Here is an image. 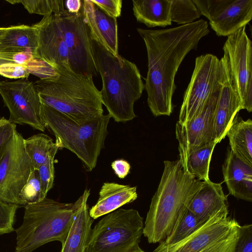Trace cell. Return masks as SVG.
Listing matches in <instances>:
<instances>
[{"mask_svg": "<svg viewBox=\"0 0 252 252\" xmlns=\"http://www.w3.org/2000/svg\"><path fill=\"white\" fill-rule=\"evenodd\" d=\"M146 46L148 71L145 79L147 103L155 116H170L176 86L175 78L186 55L196 50L201 39L210 32L203 20L161 30L137 28Z\"/></svg>", "mask_w": 252, "mask_h": 252, "instance_id": "obj_1", "label": "cell"}, {"mask_svg": "<svg viewBox=\"0 0 252 252\" xmlns=\"http://www.w3.org/2000/svg\"><path fill=\"white\" fill-rule=\"evenodd\" d=\"M202 184L184 170L179 159L164 161L143 227V234L149 243H160L173 231Z\"/></svg>", "mask_w": 252, "mask_h": 252, "instance_id": "obj_2", "label": "cell"}, {"mask_svg": "<svg viewBox=\"0 0 252 252\" xmlns=\"http://www.w3.org/2000/svg\"><path fill=\"white\" fill-rule=\"evenodd\" d=\"M90 34L95 69L102 79V104L115 122L131 121L136 117L134 103L145 89L140 71L135 63L120 55L115 56Z\"/></svg>", "mask_w": 252, "mask_h": 252, "instance_id": "obj_3", "label": "cell"}, {"mask_svg": "<svg viewBox=\"0 0 252 252\" xmlns=\"http://www.w3.org/2000/svg\"><path fill=\"white\" fill-rule=\"evenodd\" d=\"M52 76L34 83L41 104L65 115L79 124L102 116L100 91L92 76L75 72L68 64L55 68Z\"/></svg>", "mask_w": 252, "mask_h": 252, "instance_id": "obj_4", "label": "cell"}, {"mask_svg": "<svg viewBox=\"0 0 252 252\" xmlns=\"http://www.w3.org/2000/svg\"><path fill=\"white\" fill-rule=\"evenodd\" d=\"M40 116L46 127L55 135V142L59 148L67 149L74 153L88 170H93L104 148L110 116L103 115L79 124L63 113L42 104Z\"/></svg>", "mask_w": 252, "mask_h": 252, "instance_id": "obj_5", "label": "cell"}, {"mask_svg": "<svg viewBox=\"0 0 252 252\" xmlns=\"http://www.w3.org/2000/svg\"><path fill=\"white\" fill-rule=\"evenodd\" d=\"M25 208L23 221L16 230L15 252H31L54 241L63 244L73 219L74 203L45 197Z\"/></svg>", "mask_w": 252, "mask_h": 252, "instance_id": "obj_6", "label": "cell"}, {"mask_svg": "<svg viewBox=\"0 0 252 252\" xmlns=\"http://www.w3.org/2000/svg\"><path fill=\"white\" fill-rule=\"evenodd\" d=\"M143 219L133 209H119L102 218L92 228L86 252H126L139 244Z\"/></svg>", "mask_w": 252, "mask_h": 252, "instance_id": "obj_7", "label": "cell"}, {"mask_svg": "<svg viewBox=\"0 0 252 252\" xmlns=\"http://www.w3.org/2000/svg\"><path fill=\"white\" fill-rule=\"evenodd\" d=\"M221 212L182 241L171 245L159 243L154 252H233L240 225Z\"/></svg>", "mask_w": 252, "mask_h": 252, "instance_id": "obj_8", "label": "cell"}, {"mask_svg": "<svg viewBox=\"0 0 252 252\" xmlns=\"http://www.w3.org/2000/svg\"><path fill=\"white\" fill-rule=\"evenodd\" d=\"M225 77L224 65L217 56L206 54L196 57L190 82L184 95L178 122L184 124L198 115Z\"/></svg>", "mask_w": 252, "mask_h": 252, "instance_id": "obj_9", "label": "cell"}, {"mask_svg": "<svg viewBox=\"0 0 252 252\" xmlns=\"http://www.w3.org/2000/svg\"><path fill=\"white\" fill-rule=\"evenodd\" d=\"M220 59L241 101L243 109L252 111V43L244 26L227 36Z\"/></svg>", "mask_w": 252, "mask_h": 252, "instance_id": "obj_10", "label": "cell"}, {"mask_svg": "<svg viewBox=\"0 0 252 252\" xmlns=\"http://www.w3.org/2000/svg\"><path fill=\"white\" fill-rule=\"evenodd\" d=\"M24 139L16 130L0 158V199L18 206L20 193L34 169Z\"/></svg>", "mask_w": 252, "mask_h": 252, "instance_id": "obj_11", "label": "cell"}, {"mask_svg": "<svg viewBox=\"0 0 252 252\" xmlns=\"http://www.w3.org/2000/svg\"><path fill=\"white\" fill-rule=\"evenodd\" d=\"M56 15L68 49L70 68L78 74L97 76L90 31L84 19L82 6L77 13H70L65 9Z\"/></svg>", "mask_w": 252, "mask_h": 252, "instance_id": "obj_12", "label": "cell"}, {"mask_svg": "<svg viewBox=\"0 0 252 252\" xmlns=\"http://www.w3.org/2000/svg\"><path fill=\"white\" fill-rule=\"evenodd\" d=\"M0 94L9 109L11 123L45 131L46 126L40 116L41 103L33 83L25 78L0 81Z\"/></svg>", "mask_w": 252, "mask_h": 252, "instance_id": "obj_13", "label": "cell"}, {"mask_svg": "<svg viewBox=\"0 0 252 252\" xmlns=\"http://www.w3.org/2000/svg\"><path fill=\"white\" fill-rule=\"evenodd\" d=\"M218 36H228L252 18V0H192Z\"/></svg>", "mask_w": 252, "mask_h": 252, "instance_id": "obj_14", "label": "cell"}, {"mask_svg": "<svg viewBox=\"0 0 252 252\" xmlns=\"http://www.w3.org/2000/svg\"><path fill=\"white\" fill-rule=\"evenodd\" d=\"M222 84L213 93L198 115L184 124L177 122L175 134L181 164L193 152L215 143L214 115Z\"/></svg>", "mask_w": 252, "mask_h": 252, "instance_id": "obj_15", "label": "cell"}, {"mask_svg": "<svg viewBox=\"0 0 252 252\" xmlns=\"http://www.w3.org/2000/svg\"><path fill=\"white\" fill-rule=\"evenodd\" d=\"M37 30L38 47L34 58L41 60L54 68L69 64L68 49L56 14L43 16L33 25Z\"/></svg>", "mask_w": 252, "mask_h": 252, "instance_id": "obj_16", "label": "cell"}, {"mask_svg": "<svg viewBox=\"0 0 252 252\" xmlns=\"http://www.w3.org/2000/svg\"><path fill=\"white\" fill-rule=\"evenodd\" d=\"M84 19L91 34L115 56H118L117 18L111 17L91 0H82Z\"/></svg>", "mask_w": 252, "mask_h": 252, "instance_id": "obj_17", "label": "cell"}, {"mask_svg": "<svg viewBox=\"0 0 252 252\" xmlns=\"http://www.w3.org/2000/svg\"><path fill=\"white\" fill-rule=\"evenodd\" d=\"M90 194L85 189L74 203L73 219L61 252H86L93 222L87 204Z\"/></svg>", "mask_w": 252, "mask_h": 252, "instance_id": "obj_18", "label": "cell"}, {"mask_svg": "<svg viewBox=\"0 0 252 252\" xmlns=\"http://www.w3.org/2000/svg\"><path fill=\"white\" fill-rule=\"evenodd\" d=\"M222 172L229 194L238 199L252 202V166L240 159L229 148Z\"/></svg>", "mask_w": 252, "mask_h": 252, "instance_id": "obj_19", "label": "cell"}, {"mask_svg": "<svg viewBox=\"0 0 252 252\" xmlns=\"http://www.w3.org/2000/svg\"><path fill=\"white\" fill-rule=\"evenodd\" d=\"M242 109H243L240 98L225 72L214 115L213 140L215 143L217 144L226 136L234 118Z\"/></svg>", "mask_w": 252, "mask_h": 252, "instance_id": "obj_20", "label": "cell"}, {"mask_svg": "<svg viewBox=\"0 0 252 252\" xmlns=\"http://www.w3.org/2000/svg\"><path fill=\"white\" fill-rule=\"evenodd\" d=\"M227 196L221 184L210 180L202 181L201 187L191 200L188 209L202 222L205 223L218 213L228 210Z\"/></svg>", "mask_w": 252, "mask_h": 252, "instance_id": "obj_21", "label": "cell"}, {"mask_svg": "<svg viewBox=\"0 0 252 252\" xmlns=\"http://www.w3.org/2000/svg\"><path fill=\"white\" fill-rule=\"evenodd\" d=\"M137 198L136 187L113 182L104 183L95 205L89 210L90 217L96 219L133 202Z\"/></svg>", "mask_w": 252, "mask_h": 252, "instance_id": "obj_22", "label": "cell"}, {"mask_svg": "<svg viewBox=\"0 0 252 252\" xmlns=\"http://www.w3.org/2000/svg\"><path fill=\"white\" fill-rule=\"evenodd\" d=\"M132 5L137 21L148 27L171 25V0H133Z\"/></svg>", "mask_w": 252, "mask_h": 252, "instance_id": "obj_23", "label": "cell"}, {"mask_svg": "<svg viewBox=\"0 0 252 252\" xmlns=\"http://www.w3.org/2000/svg\"><path fill=\"white\" fill-rule=\"evenodd\" d=\"M230 149L242 161L252 166V121L237 115L226 133Z\"/></svg>", "mask_w": 252, "mask_h": 252, "instance_id": "obj_24", "label": "cell"}, {"mask_svg": "<svg viewBox=\"0 0 252 252\" xmlns=\"http://www.w3.org/2000/svg\"><path fill=\"white\" fill-rule=\"evenodd\" d=\"M0 44L5 47L22 52L30 49L34 57L38 47L37 29L33 25H25L6 27Z\"/></svg>", "mask_w": 252, "mask_h": 252, "instance_id": "obj_25", "label": "cell"}, {"mask_svg": "<svg viewBox=\"0 0 252 252\" xmlns=\"http://www.w3.org/2000/svg\"><path fill=\"white\" fill-rule=\"evenodd\" d=\"M25 150L34 169H37L51 157L55 156L59 146L47 135L39 133L24 139Z\"/></svg>", "mask_w": 252, "mask_h": 252, "instance_id": "obj_26", "label": "cell"}, {"mask_svg": "<svg viewBox=\"0 0 252 252\" xmlns=\"http://www.w3.org/2000/svg\"><path fill=\"white\" fill-rule=\"evenodd\" d=\"M216 145V143H214L191 153L185 162L181 164L184 170L200 181L210 180V163Z\"/></svg>", "mask_w": 252, "mask_h": 252, "instance_id": "obj_27", "label": "cell"}, {"mask_svg": "<svg viewBox=\"0 0 252 252\" xmlns=\"http://www.w3.org/2000/svg\"><path fill=\"white\" fill-rule=\"evenodd\" d=\"M204 223L188 208L173 231L161 242L166 245L177 243L190 236Z\"/></svg>", "mask_w": 252, "mask_h": 252, "instance_id": "obj_28", "label": "cell"}, {"mask_svg": "<svg viewBox=\"0 0 252 252\" xmlns=\"http://www.w3.org/2000/svg\"><path fill=\"white\" fill-rule=\"evenodd\" d=\"M171 20L179 25L191 23L201 13L192 0H171Z\"/></svg>", "mask_w": 252, "mask_h": 252, "instance_id": "obj_29", "label": "cell"}, {"mask_svg": "<svg viewBox=\"0 0 252 252\" xmlns=\"http://www.w3.org/2000/svg\"><path fill=\"white\" fill-rule=\"evenodd\" d=\"M46 196L41 189L38 170L33 169L20 193L19 205L25 207L42 200Z\"/></svg>", "mask_w": 252, "mask_h": 252, "instance_id": "obj_30", "label": "cell"}, {"mask_svg": "<svg viewBox=\"0 0 252 252\" xmlns=\"http://www.w3.org/2000/svg\"><path fill=\"white\" fill-rule=\"evenodd\" d=\"M20 2L30 13L44 16L52 13L60 14L65 9L63 0H23Z\"/></svg>", "mask_w": 252, "mask_h": 252, "instance_id": "obj_31", "label": "cell"}, {"mask_svg": "<svg viewBox=\"0 0 252 252\" xmlns=\"http://www.w3.org/2000/svg\"><path fill=\"white\" fill-rule=\"evenodd\" d=\"M19 207L0 199V235L14 231L15 216Z\"/></svg>", "mask_w": 252, "mask_h": 252, "instance_id": "obj_32", "label": "cell"}, {"mask_svg": "<svg viewBox=\"0 0 252 252\" xmlns=\"http://www.w3.org/2000/svg\"><path fill=\"white\" fill-rule=\"evenodd\" d=\"M54 157H51L38 169L41 189L46 196L48 192L52 188L55 175Z\"/></svg>", "mask_w": 252, "mask_h": 252, "instance_id": "obj_33", "label": "cell"}, {"mask_svg": "<svg viewBox=\"0 0 252 252\" xmlns=\"http://www.w3.org/2000/svg\"><path fill=\"white\" fill-rule=\"evenodd\" d=\"M30 72L27 64L6 63L0 65V75L10 79L28 78Z\"/></svg>", "mask_w": 252, "mask_h": 252, "instance_id": "obj_34", "label": "cell"}, {"mask_svg": "<svg viewBox=\"0 0 252 252\" xmlns=\"http://www.w3.org/2000/svg\"><path fill=\"white\" fill-rule=\"evenodd\" d=\"M233 252H252V224L240 225Z\"/></svg>", "mask_w": 252, "mask_h": 252, "instance_id": "obj_35", "label": "cell"}, {"mask_svg": "<svg viewBox=\"0 0 252 252\" xmlns=\"http://www.w3.org/2000/svg\"><path fill=\"white\" fill-rule=\"evenodd\" d=\"M16 130V124L4 117L0 118V158Z\"/></svg>", "mask_w": 252, "mask_h": 252, "instance_id": "obj_36", "label": "cell"}, {"mask_svg": "<svg viewBox=\"0 0 252 252\" xmlns=\"http://www.w3.org/2000/svg\"><path fill=\"white\" fill-rule=\"evenodd\" d=\"M91 1L109 16L115 18L121 16L122 0H91Z\"/></svg>", "mask_w": 252, "mask_h": 252, "instance_id": "obj_37", "label": "cell"}, {"mask_svg": "<svg viewBox=\"0 0 252 252\" xmlns=\"http://www.w3.org/2000/svg\"><path fill=\"white\" fill-rule=\"evenodd\" d=\"M111 167L115 174L121 179L125 178L129 173L130 169L129 163L123 159L112 162Z\"/></svg>", "mask_w": 252, "mask_h": 252, "instance_id": "obj_38", "label": "cell"}, {"mask_svg": "<svg viewBox=\"0 0 252 252\" xmlns=\"http://www.w3.org/2000/svg\"><path fill=\"white\" fill-rule=\"evenodd\" d=\"M34 59L31 49H27L25 51L15 54L13 60L14 62L19 64H27Z\"/></svg>", "mask_w": 252, "mask_h": 252, "instance_id": "obj_39", "label": "cell"}, {"mask_svg": "<svg viewBox=\"0 0 252 252\" xmlns=\"http://www.w3.org/2000/svg\"><path fill=\"white\" fill-rule=\"evenodd\" d=\"M65 9L70 13L75 14L78 13L82 6V0H67L64 1Z\"/></svg>", "mask_w": 252, "mask_h": 252, "instance_id": "obj_40", "label": "cell"}, {"mask_svg": "<svg viewBox=\"0 0 252 252\" xmlns=\"http://www.w3.org/2000/svg\"><path fill=\"white\" fill-rule=\"evenodd\" d=\"M14 55H0V65L6 63H15L13 60Z\"/></svg>", "mask_w": 252, "mask_h": 252, "instance_id": "obj_41", "label": "cell"}, {"mask_svg": "<svg viewBox=\"0 0 252 252\" xmlns=\"http://www.w3.org/2000/svg\"><path fill=\"white\" fill-rule=\"evenodd\" d=\"M126 252H145L139 246V244H136L131 247Z\"/></svg>", "mask_w": 252, "mask_h": 252, "instance_id": "obj_42", "label": "cell"}, {"mask_svg": "<svg viewBox=\"0 0 252 252\" xmlns=\"http://www.w3.org/2000/svg\"><path fill=\"white\" fill-rule=\"evenodd\" d=\"M6 30V28L0 27V40L4 34Z\"/></svg>", "mask_w": 252, "mask_h": 252, "instance_id": "obj_43", "label": "cell"}, {"mask_svg": "<svg viewBox=\"0 0 252 252\" xmlns=\"http://www.w3.org/2000/svg\"><path fill=\"white\" fill-rule=\"evenodd\" d=\"M11 4H15L17 3H20V0H6Z\"/></svg>", "mask_w": 252, "mask_h": 252, "instance_id": "obj_44", "label": "cell"}]
</instances>
